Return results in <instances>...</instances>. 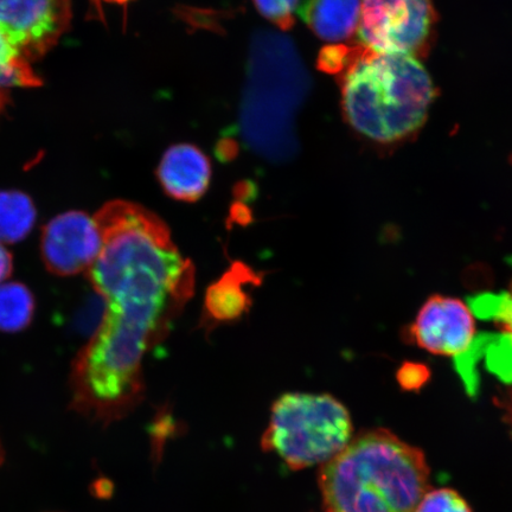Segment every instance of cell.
Listing matches in <instances>:
<instances>
[{
  "instance_id": "cell-1",
  "label": "cell",
  "mask_w": 512,
  "mask_h": 512,
  "mask_svg": "<svg viewBox=\"0 0 512 512\" xmlns=\"http://www.w3.org/2000/svg\"><path fill=\"white\" fill-rule=\"evenodd\" d=\"M94 220L102 238L88 280L105 312L74 362L70 408L102 426L143 399V361L194 293L195 268L170 229L140 204L111 201Z\"/></svg>"
},
{
  "instance_id": "cell-2",
  "label": "cell",
  "mask_w": 512,
  "mask_h": 512,
  "mask_svg": "<svg viewBox=\"0 0 512 512\" xmlns=\"http://www.w3.org/2000/svg\"><path fill=\"white\" fill-rule=\"evenodd\" d=\"M342 111L352 130L371 143L405 142L425 124L437 96L415 57L377 53L358 43L342 74Z\"/></svg>"
},
{
  "instance_id": "cell-3",
  "label": "cell",
  "mask_w": 512,
  "mask_h": 512,
  "mask_svg": "<svg viewBox=\"0 0 512 512\" xmlns=\"http://www.w3.org/2000/svg\"><path fill=\"white\" fill-rule=\"evenodd\" d=\"M325 512H414L430 489L424 453L393 433L358 435L319 476Z\"/></svg>"
},
{
  "instance_id": "cell-4",
  "label": "cell",
  "mask_w": 512,
  "mask_h": 512,
  "mask_svg": "<svg viewBox=\"0 0 512 512\" xmlns=\"http://www.w3.org/2000/svg\"><path fill=\"white\" fill-rule=\"evenodd\" d=\"M351 440L350 414L334 396L288 393L274 402L262 446L303 470L329 463Z\"/></svg>"
},
{
  "instance_id": "cell-5",
  "label": "cell",
  "mask_w": 512,
  "mask_h": 512,
  "mask_svg": "<svg viewBox=\"0 0 512 512\" xmlns=\"http://www.w3.org/2000/svg\"><path fill=\"white\" fill-rule=\"evenodd\" d=\"M361 6L362 46L415 59L428 54L438 21L433 0H361Z\"/></svg>"
},
{
  "instance_id": "cell-6",
  "label": "cell",
  "mask_w": 512,
  "mask_h": 512,
  "mask_svg": "<svg viewBox=\"0 0 512 512\" xmlns=\"http://www.w3.org/2000/svg\"><path fill=\"white\" fill-rule=\"evenodd\" d=\"M72 22V0H0V32L28 61L53 49Z\"/></svg>"
},
{
  "instance_id": "cell-7",
  "label": "cell",
  "mask_w": 512,
  "mask_h": 512,
  "mask_svg": "<svg viewBox=\"0 0 512 512\" xmlns=\"http://www.w3.org/2000/svg\"><path fill=\"white\" fill-rule=\"evenodd\" d=\"M101 248L98 224L83 211L72 210L56 216L43 229V264L59 277L87 273L98 259Z\"/></svg>"
},
{
  "instance_id": "cell-8",
  "label": "cell",
  "mask_w": 512,
  "mask_h": 512,
  "mask_svg": "<svg viewBox=\"0 0 512 512\" xmlns=\"http://www.w3.org/2000/svg\"><path fill=\"white\" fill-rule=\"evenodd\" d=\"M409 337L431 354L463 356L476 337V319L462 300L433 296L421 307Z\"/></svg>"
},
{
  "instance_id": "cell-9",
  "label": "cell",
  "mask_w": 512,
  "mask_h": 512,
  "mask_svg": "<svg viewBox=\"0 0 512 512\" xmlns=\"http://www.w3.org/2000/svg\"><path fill=\"white\" fill-rule=\"evenodd\" d=\"M157 177L165 194L172 200L196 202L209 188L210 160L195 145L177 144L164 153Z\"/></svg>"
},
{
  "instance_id": "cell-10",
  "label": "cell",
  "mask_w": 512,
  "mask_h": 512,
  "mask_svg": "<svg viewBox=\"0 0 512 512\" xmlns=\"http://www.w3.org/2000/svg\"><path fill=\"white\" fill-rule=\"evenodd\" d=\"M361 0H299L298 14L313 34L338 44L358 34Z\"/></svg>"
},
{
  "instance_id": "cell-11",
  "label": "cell",
  "mask_w": 512,
  "mask_h": 512,
  "mask_svg": "<svg viewBox=\"0 0 512 512\" xmlns=\"http://www.w3.org/2000/svg\"><path fill=\"white\" fill-rule=\"evenodd\" d=\"M37 211L31 198L22 191H0V243L9 245L24 240L35 226Z\"/></svg>"
},
{
  "instance_id": "cell-12",
  "label": "cell",
  "mask_w": 512,
  "mask_h": 512,
  "mask_svg": "<svg viewBox=\"0 0 512 512\" xmlns=\"http://www.w3.org/2000/svg\"><path fill=\"white\" fill-rule=\"evenodd\" d=\"M35 315V298L19 283L0 285V331L14 334L27 329Z\"/></svg>"
},
{
  "instance_id": "cell-13",
  "label": "cell",
  "mask_w": 512,
  "mask_h": 512,
  "mask_svg": "<svg viewBox=\"0 0 512 512\" xmlns=\"http://www.w3.org/2000/svg\"><path fill=\"white\" fill-rule=\"evenodd\" d=\"M241 285L239 277L227 274L209 288L206 304L210 317L219 322H227L246 311L247 294L242 291Z\"/></svg>"
},
{
  "instance_id": "cell-14",
  "label": "cell",
  "mask_w": 512,
  "mask_h": 512,
  "mask_svg": "<svg viewBox=\"0 0 512 512\" xmlns=\"http://www.w3.org/2000/svg\"><path fill=\"white\" fill-rule=\"evenodd\" d=\"M42 81L21 51L0 32V87H40Z\"/></svg>"
},
{
  "instance_id": "cell-15",
  "label": "cell",
  "mask_w": 512,
  "mask_h": 512,
  "mask_svg": "<svg viewBox=\"0 0 512 512\" xmlns=\"http://www.w3.org/2000/svg\"><path fill=\"white\" fill-rule=\"evenodd\" d=\"M414 512H472L469 504L451 489L428 491Z\"/></svg>"
},
{
  "instance_id": "cell-16",
  "label": "cell",
  "mask_w": 512,
  "mask_h": 512,
  "mask_svg": "<svg viewBox=\"0 0 512 512\" xmlns=\"http://www.w3.org/2000/svg\"><path fill=\"white\" fill-rule=\"evenodd\" d=\"M256 9L275 27L290 30L294 25V12L299 0H253Z\"/></svg>"
},
{
  "instance_id": "cell-17",
  "label": "cell",
  "mask_w": 512,
  "mask_h": 512,
  "mask_svg": "<svg viewBox=\"0 0 512 512\" xmlns=\"http://www.w3.org/2000/svg\"><path fill=\"white\" fill-rule=\"evenodd\" d=\"M354 47L349 44H332L323 48L317 60L318 69L330 75L342 74L348 67Z\"/></svg>"
},
{
  "instance_id": "cell-18",
  "label": "cell",
  "mask_w": 512,
  "mask_h": 512,
  "mask_svg": "<svg viewBox=\"0 0 512 512\" xmlns=\"http://www.w3.org/2000/svg\"><path fill=\"white\" fill-rule=\"evenodd\" d=\"M501 300V304L495 305L494 317L512 341V284L509 292L505 293Z\"/></svg>"
},
{
  "instance_id": "cell-19",
  "label": "cell",
  "mask_w": 512,
  "mask_h": 512,
  "mask_svg": "<svg viewBox=\"0 0 512 512\" xmlns=\"http://www.w3.org/2000/svg\"><path fill=\"white\" fill-rule=\"evenodd\" d=\"M14 268V260L12 254L0 243V285L4 284L10 277Z\"/></svg>"
},
{
  "instance_id": "cell-20",
  "label": "cell",
  "mask_w": 512,
  "mask_h": 512,
  "mask_svg": "<svg viewBox=\"0 0 512 512\" xmlns=\"http://www.w3.org/2000/svg\"><path fill=\"white\" fill-rule=\"evenodd\" d=\"M95 486H96V488H101V490H99L98 492H95V495L99 496L101 498L107 497V494H111V492H112V490H107V488L108 489L112 488V484L107 483V480H105V479L98 480V482L95 483Z\"/></svg>"
},
{
  "instance_id": "cell-21",
  "label": "cell",
  "mask_w": 512,
  "mask_h": 512,
  "mask_svg": "<svg viewBox=\"0 0 512 512\" xmlns=\"http://www.w3.org/2000/svg\"><path fill=\"white\" fill-rule=\"evenodd\" d=\"M6 102H8V96L0 89V112L3 111V108L6 105Z\"/></svg>"
},
{
  "instance_id": "cell-22",
  "label": "cell",
  "mask_w": 512,
  "mask_h": 512,
  "mask_svg": "<svg viewBox=\"0 0 512 512\" xmlns=\"http://www.w3.org/2000/svg\"><path fill=\"white\" fill-rule=\"evenodd\" d=\"M4 460H5L4 447L2 445V441H0V466H2L4 464Z\"/></svg>"
},
{
  "instance_id": "cell-23",
  "label": "cell",
  "mask_w": 512,
  "mask_h": 512,
  "mask_svg": "<svg viewBox=\"0 0 512 512\" xmlns=\"http://www.w3.org/2000/svg\"><path fill=\"white\" fill-rule=\"evenodd\" d=\"M107 2H114V3H117V4H121V5H124L128 2H130V0H107Z\"/></svg>"
}]
</instances>
